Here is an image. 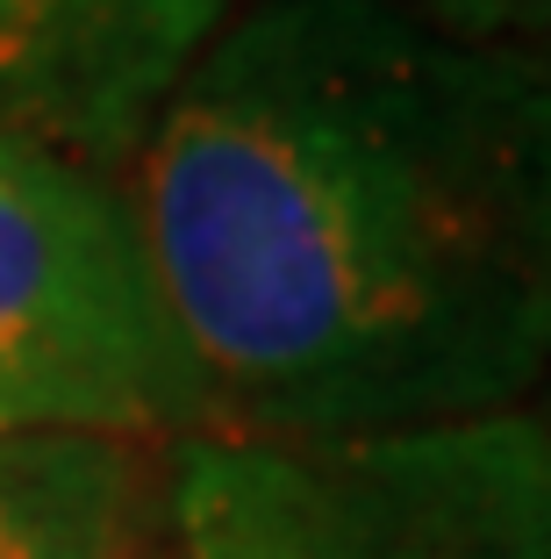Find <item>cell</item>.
<instances>
[{
    "mask_svg": "<svg viewBox=\"0 0 551 559\" xmlns=\"http://www.w3.org/2000/svg\"><path fill=\"white\" fill-rule=\"evenodd\" d=\"M194 438L323 444L551 380V58L402 0H237L115 165Z\"/></svg>",
    "mask_w": 551,
    "mask_h": 559,
    "instance_id": "obj_1",
    "label": "cell"
},
{
    "mask_svg": "<svg viewBox=\"0 0 551 559\" xmlns=\"http://www.w3.org/2000/svg\"><path fill=\"white\" fill-rule=\"evenodd\" d=\"M172 559H551V416L323 444L172 438Z\"/></svg>",
    "mask_w": 551,
    "mask_h": 559,
    "instance_id": "obj_2",
    "label": "cell"
},
{
    "mask_svg": "<svg viewBox=\"0 0 551 559\" xmlns=\"http://www.w3.org/2000/svg\"><path fill=\"white\" fill-rule=\"evenodd\" d=\"M194 438V373L108 173L0 136V438Z\"/></svg>",
    "mask_w": 551,
    "mask_h": 559,
    "instance_id": "obj_3",
    "label": "cell"
},
{
    "mask_svg": "<svg viewBox=\"0 0 551 559\" xmlns=\"http://www.w3.org/2000/svg\"><path fill=\"white\" fill-rule=\"evenodd\" d=\"M237 0H0V136L108 173Z\"/></svg>",
    "mask_w": 551,
    "mask_h": 559,
    "instance_id": "obj_4",
    "label": "cell"
},
{
    "mask_svg": "<svg viewBox=\"0 0 551 559\" xmlns=\"http://www.w3.org/2000/svg\"><path fill=\"white\" fill-rule=\"evenodd\" d=\"M0 559H172V444L0 438Z\"/></svg>",
    "mask_w": 551,
    "mask_h": 559,
    "instance_id": "obj_5",
    "label": "cell"
},
{
    "mask_svg": "<svg viewBox=\"0 0 551 559\" xmlns=\"http://www.w3.org/2000/svg\"><path fill=\"white\" fill-rule=\"evenodd\" d=\"M402 8L452 36H472V44H508L551 58V0H402Z\"/></svg>",
    "mask_w": 551,
    "mask_h": 559,
    "instance_id": "obj_6",
    "label": "cell"
}]
</instances>
